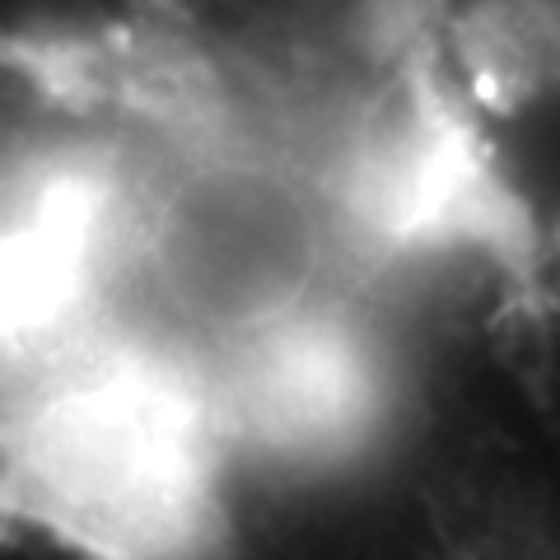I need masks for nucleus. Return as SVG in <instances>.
<instances>
[{
  "label": "nucleus",
  "instance_id": "obj_2",
  "mask_svg": "<svg viewBox=\"0 0 560 560\" xmlns=\"http://www.w3.org/2000/svg\"><path fill=\"white\" fill-rule=\"evenodd\" d=\"M444 0H145L127 57L210 117H290L430 61Z\"/></svg>",
  "mask_w": 560,
  "mask_h": 560
},
{
  "label": "nucleus",
  "instance_id": "obj_1",
  "mask_svg": "<svg viewBox=\"0 0 560 560\" xmlns=\"http://www.w3.org/2000/svg\"><path fill=\"white\" fill-rule=\"evenodd\" d=\"M0 486L94 560H238L257 504L178 304L0 407Z\"/></svg>",
  "mask_w": 560,
  "mask_h": 560
},
{
  "label": "nucleus",
  "instance_id": "obj_3",
  "mask_svg": "<svg viewBox=\"0 0 560 560\" xmlns=\"http://www.w3.org/2000/svg\"><path fill=\"white\" fill-rule=\"evenodd\" d=\"M430 61L490 140L560 117V0H444Z\"/></svg>",
  "mask_w": 560,
  "mask_h": 560
}]
</instances>
